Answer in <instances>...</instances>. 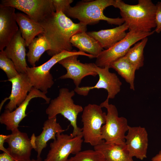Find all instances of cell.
I'll return each mask as SVG.
<instances>
[{"instance_id":"cell-1","label":"cell","mask_w":161,"mask_h":161,"mask_svg":"<svg viewBox=\"0 0 161 161\" xmlns=\"http://www.w3.org/2000/svg\"><path fill=\"white\" fill-rule=\"evenodd\" d=\"M40 24L44 29L42 34L50 46L47 53L52 56L64 51H72V37L87 30L86 25L74 23L61 11L53 12Z\"/></svg>"},{"instance_id":"cell-2","label":"cell","mask_w":161,"mask_h":161,"mask_svg":"<svg viewBox=\"0 0 161 161\" xmlns=\"http://www.w3.org/2000/svg\"><path fill=\"white\" fill-rule=\"evenodd\" d=\"M113 6L120 10L122 18L129 30L150 32L156 27V6L151 0H139L136 5L115 0Z\"/></svg>"},{"instance_id":"cell-3","label":"cell","mask_w":161,"mask_h":161,"mask_svg":"<svg viewBox=\"0 0 161 161\" xmlns=\"http://www.w3.org/2000/svg\"><path fill=\"white\" fill-rule=\"evenodd\" d=\"M115 0H96L81 1L71 6L64 14L68 17L78 19L80 22L87 25H94L103 20L109 24L120 25L124 23L121 18H112L106 16L103 11L113 6Z\"/></svg>"},{"instance_id":"cell-4","label":"cell","mask_w":161,"mask_h":161,"mask_svg":"<svg viewBox=\"0 0 161 161\" xmlns=\"http://www.w3.org/2000/svg\"><path fill=\"white\" fill-rule=\"evenodd\" d=\"M75 92L74 90L69 91L67 88L60 89L58 96L50 100L46 110L48 118L61 114L69 120L73 128L70 134L73 137L82 135V129L78 126L77 118L79 114L83 109L82 106L75 104L72 98Z\"/></svg>"},{"instance_id":"cell-5","label":"cell","mask_w":161,"mask_h":161,"mask_svg":"<svg viewBox=\"0 0 161 161\" xmlns=\"http://www.w3.org/2000/svg\"><path fill=\"white\" fill-rule=\"evenodd\" d=\"M75 55H83L90 58L92 57V55L79 51H64L52 56L49 60L41 65L27 67L26 73L33 87L47 94L48 89L54 83L53 77L50 72L51 69L62 59Z\"/></svg>"},{"instance_id":"cell-6","label":"cell","mask_w":161,"mask_h":161,"mask_svg":"<svg viewBox=\"0 0 161 161\" xmlns=\"http://www.w3.org/2000/svg\"><path fill=\"white\" fill-rule=\"evenodd\" d=\"M106 99L100 105L107 111L105 124L101 129V138L108 144H122L125 143V134L129 125L127 119L119 117L116 106L109 103Z\"/></svg>"},{"instance_id":"cell-7","label":"cell","mask_w":161,"mask_h":161,"mask_svg":"<svg viewBox=\"0 0 161 161\" xmlns=\"http://www.w3.org/2000/svg\"><path fill=\"white\" fill-rule=\"evenodd\" d=\"M100 105L89 104L83 108L81 115L82 135L84 142L94 146L102 140L101 129L106 122V114Z\"/></svg>"},{"instance_id":"cell-8","label":"cell","mask_w":161,"mask_h":161,"mask_svg":"<svg viewBox=\"0 0 161 161\" xmlns=\"http://www.w3.org/2000/svg\"><path fill=\"white\" fill-rule=\"evenodd\" d=\"M154 32H143L129 30L123 39L109 48L102 51L96 57L95 64L101 68L109 67L113 62L124 56L132 45L153 34Z\"/></svg>"},{"instance_id":"cell-9","label":"cell","mask_w":161,"mask_h":161,"mask_svg":"<svg viewBox=\"0 0 161 161\" xmlns=\"http://www.w3.org/2000/svg\"><path fill=\"white\" fill-rule=\"evenodd\" d=\"M56 139L50 143V149L44 161H68L71 154L81 151L83 140L82 135L73 137L70 134L58 133Z\"/></svg>"},{"instance_id":"cell-10","label":"cell","mask_w":161,"mask_h":161,"mask_svg":"<svg viewBox=\"0 0 161 161\" xmlns=\"http://www.w3.org/2000/svg\"><path fill=\"white\" fill-rule=\"evenodd\" d=\"M0 5L14 7L39 23L55 11L52 0H2Z\"/></svg>"},{"instance_id":"cell-11","label":"cell","mask_w":161,"mask_h":161,"mask_svg":"<svg viewBox=\"0 0 161 161\" xmlns=\"http://www.w3.org/2000/svg\"><path fill=\"white\" fill-rule=\"evenodd\" d=\"M95 68L99 77L96 84L91 86L75 87L74 91L80 95L86 96L91 90L103 89L108 92L107 98H114L120 91L121 82L115 73L109 71V66L101 68L96 65Z\"/></svg>"},{"instance_id":"cell-12","label":"cell","mask_w":161,"mask_h":161,"mask_svg":"<svg viewBox=\"0 0 161 161\" xmlns=\"http://www.w3.org/2000/svg\"><path fill=\"white\" fill-rule=\"evenodd\" d=\"M79 55H75L67 57L58 63L65 68L66 73L59 78L61 79H72L76 87L79 86L82 80L85 77L91 75L95 77L97 75L95 63H83L78 58Z\"/></svg>"},{"instance_id":"cell-13","label":"cell","mask_w":161,"mask_h":161,"mask_svg":"<svg viewBox=\"0 0 161 161\" xmlns=\"http://www.w3.org/2000/svg\"><path fill=\"white\" fill-rule=\"evenodd\" d=\"M36 97L43 99L47 104L50 101V98L46 94L32 87L24 101L15 110L11 112L5 109L0 116V123L4 125L7 130L11 131L18 129L19 123L27 116L26 112L29 102L32 99Z\"/></svg>"},{"instance_id":"cell-14","label":"cell","mask_w":161,"mask_h":161,"mask_svg":"<svg viewBox=\"0 0 161 161\" xmlns=\"http://www.w3.org/2000/svg\"><path fill=\"white\" fill-rule=\"evenodd\" d=\"M7 80L12 84L11 93L9 97L1 101L0 110L5 101L9 100L5 108L11 112L24 101L33 87L26 73H19L16 76Z\"/></svg>"},{"instance_id":"cell-15","label":"cell","mask_w":161,"mask_h":161,"mask_svg":"<svg viewBox=\"0 0 161 161\" xmlns=\"http://www.w3.org/2000/svg\"><path fill=\"white\" fill-rule=\"evenodd\" d=\"M127 132L125 143L129 155L141 160L146 158L148 140L145 129L140 126H129Z\"/></svg>"},{"instance_id":"cell-16","label":"cell","mask_w":161,"mask_h":161,"mask_svg":"<svg viewBox=\"0 0 161 161\" xmlns=\"http://www.w3.org/2000/svg\"><path fill=\"white\" fill-rule=\"evenodd\" d=\"M8 145L7 148L9 153L17 161H27L30 160L33 147L27 134L18 129L12 131L5 140Z\"/></svg>"},{"instance_id":"cell-17","label":"cell","mask_w":161,"mask_h":161,"mask_svg":"<svg viewBox=\"0 0 161 161\" xmlns=\"http://www.w3.org/2000/svg\"><path fill=\"white\" fill-rule=\"evenodd\" d=\"M15 8L0 5V50H4L19 29Z\"/></svg>"},{"instance_id":"cell-18","label":"cell","mask_w":161,"mask_h":161,"mask_svg":"<svg viewBox=\"0 0 161 161\" xmlns=\"http://www.w3.org/2000/svg\"><path fill=\"white\" fill-rule=\"evenodd\" d=\"M25 41L19 29L4 51L7 56L14 63L18 73H26L28 67L26 62L27 56Z\"/></svg>"},{"instance_id":"cell-19","label":"cell","mask_w":161,"mask_h":161,"mask_svg":"<svg viewBox=\"0 0 161 161\" xmlns=\"http://www.w3.org/2000/svg\"><path fill=\"white\" fill-rule=\"evenodd\" d=\"M42 129L43 131L40 134L35 136L33 134L30 138L33 148L37 153V158L41 157L43 150L46 148L49 140H55L57 134L62 133L65 131L57 122L56 117L48 118L44 122Z\"/></svg>"},{"instance_id":"cell-20","label":"cell","mask_w":161,"mask_h":161,"mask_svg":"<svg viewBox=\"0 0 161 161\" xmlns=\"http://www.w3.org/2000/svg\"><path fill=\"white\" fill-rule=\"evenodd\" d=\"M128 29V26L124 23L112 29L89 32L87 33L97 41L103 48L106 49L123 39L126 35V31Z\"/></svg>"},{"instance_id":"cell-21","label":"cell","mask_w":161,"mask_h":161,"mask_svg":"<svg viewBox=\"0 0 161 161\" xmlns=\"http://www.w3.org/2000/svg\"><path fill=\"white\" fill-rule=\"evenodd\" d=\"M16 19L27 47L29 46L36 36L44 32V29L39 23L35 21L24 13H16Z\"/></svg>"},{"instance_id":"cell-22","label":"cell","mask_w":161,"mask_h":161,"mask_svg":"<svg viewBox=\"0 0 161 161\" xmlns=\"http://www.w3.org/2000/svg\"><path fill=\"white\" fill-rule=\"evenodd\" d=\"M101 152L106 161H134L129 154L125 143L122 144H108L104 140L94 146Z\"/></svg>"},{"instance_id":"cell-23","label":"cell","mask_w":161,"mask_h":161,"mask_svg":"<svg viewBox=\"0 0 161 161\" xmlns=\"http://www.w3.org/2000/svg\"><path fill=\"white\" fill-rule=\"evenodd\" d=\"M70 42L72 46L78 49L79 51L87 52L96 58L103 50L99 42L86 32L74 35Z\"/></svg>"},{"instance_id":"cell-24","label":"cell","mask_w":161,"mask_h":161,"mask_svg":"<svg viewBox=\"0 0 161 161\" xmlns=\"http://www.w3.org/2000/svg\"><path fill=\"white\" fill-rule=\"evenodd\" d=\"M110 68L115 70L130 85V89L134 90V80L135 67L124 57L116 60L109 66Z\"/></svg>"},{"instance_id":"cell-25","label":"cell","mask_w":161,"mask_h":161,"mask_svg":"<svg viewBox=\"0 0 161 161\" xmlns=\"http://www.w3.org/2000/svg\"><path fill=\"white\" fill-rule=\"evenodd\" d=\"M28 47L27 56L28 62L32 67L35 66L36 63L44 52L51 49L50 44L42 34L35 37Z\"/></svg>"},{"instance_id":"cell-26","label":"cell","mask_w":161,"mask_h":161,"mask_svg":"<svg viewBox=\"0 0 161 161\" xmlns=\"http://www.w3.org/2000/svg\"><path fill=\"white\" fill-rule=\"evenodd\" d=\"M148 40L147 37L135 43L133 47L129 49L124 56L135 67L137 70L143 66V51Z\"/></svg>"},{"instance_id":"cell-27","label":"cell","mask_w":161,"mask_h":161,"mask_svg":"<svg viewBox=\"0 0 161 161\" xmlns=\"http://www.w3.org/2000/svg\"><path fill=\"white\" fill-rule=\"evenodd\" d=\"M68 161H106L103 154L95 150H87L80 151Z\"/></svg>"},{"instance_id":"cell-28","label":"cell","mask_w":161,"mask_h":161,"mask_svg":"<svg viewBox=\"0 0 161 161\" xmlns=\"http://www.w3.org/2000/svg\"><path fill=\"white\" fill-rule=\"evenodd\" d=\"M0 68L5 73L8 80L15 77L19 73L13 61L7 56L4 50L0 52Z\"/></svg>"},{"instance_id":"cell-29","label":"cell","mask_w":161,"mask_h":161,"mask_svg":"<svg viewBox=\"0 0 161 161\" xmlns=\"http://www.w3.org/2000/svg\"><path fill=\"white\" fill-rule=\"evenodd\" d=\"M55 12L62 11L65 13L71 7L72 0H52Z\"/></svg>"},{"instance_id":"cell-30","label":"cell","mask_w":161,"mask_h":161,"mask_svg":"<svg viewBox=\"0 0 161 161\" xmlns=\"http://www.w3.org/2000/svg\"><path fill=\"white\" fill-rule=\"evenodd\" d=\"M156 6L155 21L156 26L154 31L157 33H159L161 32V2H158Z\"/></svg>"},{"instance_id":"cell-31","label":"cell","mask_w":161,"mask_h":161,"mask_svg":"<svg viewBox=\"0 0 161 161\" xmlns=\"http://www.w3.org/2000/svg\"><path fill=\"white\" fill-rule=\"evenodd\" d=\"M0 161H17L8 152H3L0 154Z\"/></svg>"},{"instance_id":"cell-32","label":"cell","mask_w":161,"mask_h":161,"mask_svg":"<svg viewBox=\"0 0 161 161\" xmlns=\"http://www.w3.org/2000/svg\"><path fill=\"white\" fill-rule=\"evenodd\" d=\"M8 135H4L1 134L0 135V150L3 152H8L7 148H5L4 146V144L5 142V140L8 137Z\"/></svg>"},{"instance_id":"cell-33","label":"cell","mask_w":161,"mask_h":161,"mask_svg":"<svg viewBox=\"0 0 161 161\" xmlns=\"http://www.w3.org/2000/svg\"><path fill=\"white\" fill-rule=\"evenodd\" d=\"M151 161H161V150L151 158Z\"/></svg>"},{"instance_id":"cell-34","label":"cell","mask_w":161,"mask_h":161,"mask_svg":"<svg viewBox=\"0 0 161 161\" xmlns=\"http://www.w3.org/2000/svg\"><path fill=\"white\" fill-rule=\"evenodd\" d=\"M27 161H42L41 157L37 158L36 159H32Z\"/></svg>"}]
</instances>
